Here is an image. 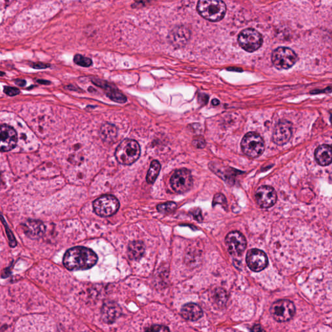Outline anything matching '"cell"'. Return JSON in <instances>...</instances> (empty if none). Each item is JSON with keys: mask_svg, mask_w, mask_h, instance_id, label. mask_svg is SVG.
<instances>
[{"mask_svg": "<svg viewBox=\"0 0 332 332\" xmlns=\"http://www.w3.org/2000/svg\"><path fill=\"white\" fill-rule=\"evenodd\" d=\"M96 254L90 248L75 246L67 250L63 258V264L69 271L90 269L97 262Z\"/></svg>", "mask_w": 332, "mask_h": 332, "instance_id": "cell-1", "label": "cell"}, {"mask_svg": "<svg viewBox=\"0 0 332 332\" xmlns=\"http://www.w3.org/2000/svg\"><path fill=\"white\" fill-rule=\"evenodd\" d=\"M197 9L202 17L211 22L220 21L226 11L225 3L220 0H200Z\"/></svg>", "mask_w": 332, "mask_h": 332, "instance_id": "cell-2", "label": "cell"}, {"mask_svg": "<svg viewBox=\"0 0 332 332\" xmlns=\"http://www.w3.org/2000/svg\"><path fill=\"white\" fill-rule=\"evenodd\" d=\"M140 153V147L136 141L125 139L117 148L115 156L120 164L131 165L138 160Z\"/></svg>", "mask_w": 332, "mask_h": 332, "instance_id": "cell-3", "label": "cell"}, {"mask_svg": "<svg viewBox=\"0 0 332 332\" xmlns=\"http://www.w3.org/2000/svg\"><path fill=\"white\" fill-rule=\"evenodd\" d=\"M242 150L246 156L257 158L265 150V143L258 133H248L242 141Z\"/></svg>", "mask_w": 332, "mask_h": 332, "instance_id": "cell-4", "label": "cell"}, {"mask_svg": "<svg viewBox=\"0 0 332 332\" xmlns=\"http://www.w3.org/2000/svg\"><path fill=\"white\" fill-rule=\"evenodd\" d=\"M269 310L273 319L279 323L290 321L293 319L296 312L293 302L286 299L274 302Z\"/></svg>", "mask_w": 332, "mask_h": 332, "instance_id": "cell-5", "label": "cell"}, {"mask_svg": "<svg viewBox=\"0 0 332 332\" xmlns=\"http://www.w3.org/2000/svg\"><path fill=\"white\" fill-rule=\"evenodd\" d=\"M120 208V202L116 197L106 195L97 199L93 202L95 214L101 217H110L116 214Z\"/></svg>", "mask_w": 332, "mask_h": 332, "instance_id": "cell-6", "label": "cell"}, {"mask_svg": "<svg viewBox=\"0 0 332 332\" xmlns=\"http://www.w3.org/2000/svg\"><path fill=\"white\" fill-rule=\"evenodd\" d=\"M240 46L247 52H254L263 44V37L259 32L252 28L244 29L238 38Z\"/></svg>", "mask_w": 332, "mask_h": 332, "instance_id": "cell-7", "label": "cell"}, {"mask_svg": "<svg viewBox=\"0 0 332 332\" xmlns=\"http://www.w3.org/2000/svg\"><path fill=\"white\" fill-rule=\"evenodd\" d=\"M297 61V54L289 47H278L272 52V64L278 69H289Z\"/></svg>", "mask_w": 332, "mask_h": 332, "instance_id": "cell-8", "label": "cell"}, {"mask_svg": "<svg viewBox=\"0 0 332 332\" xmlns=\"http://www.w3.org/2000/svg\"><path fill=\"white\" fill-rule=\"evenodd\" d=\"M173 190L178 194H184L193 186V178L190 171L186 169L177 170L170 180Z\"/></svg>", "mask_w": 332, "mask_h": 332, "instance_id": "cell-9", "label": "cell"}, {"mask_svg": "<svg viewBox=\"0 0 332 332\" xmlns=\"http://www.w3.org/2000/svg\"><path fill=\"white\" fill-rule=\"evenodd\" d=\"M225 243L228 252L235 257L241 256L246 246L245 238L238 231L230 232L225 238Z\"/></svg>", "mask_w": 332, "mask_h": 332, "instance_id": "cell-10", "label": "cell"}, {"mask_svg": "<svg viewBox=\"0 0 332 332\" xmlns=\"http://www.w3.org/2000/svg\"><path fill=\"white\" fill-rule=\"evenodd\" d=\"M18 135L13 127L7 125H0V151L7 152L17 146Z\"/></svg>", "mask_w": 332, "mask_h": 332, "instance_id": "cell-11", "label": "cell"}, {"mask_svg": "<svg viewBox=\"0 0 332 332\" xmlns=\"http://www.w3.org/2000/svg\"><path fill=\"white\" fill-rule=\"evenodd\" d=\"M248 267L254 272L263 271L268 265V258L265 252L261 250L254 248L250 250L246 256Z\"/></svg>", "mask_w": 332, "mask_h": 332, "instance_id": "cell-12", "label": "cell"}, {"mask_svg": "<svg viewBox=\"0 0 332 332\" xmlns=\"http://www.w3.org/2000/svg\"><path fill=\"white\" fill-rule=\"evenodd\" d=\"M293 127L291 122L282 120L276 125L272 134V140L278 146L287 144L291 138Z\"/></svg>", "mask_w": 332, "mask_h": 332, "instance_id": "cell-13", "label": "cell"}, {"mask_svg": "<svg viewBox=\"0 0 332 332\" xmlns=\"http://www.w3.org/2000/svg\"><path fill=\"white\" fill-rule=\"evenodd\" d=\"M255 199L260 207L269 208L275 204L277 196L275 190L272 187L263 186L256 191Z\"/></svg>", "mask_w": 332, "mask_h": 332, "instance_id": "cell-14", "label": "cell"}, {"mask_svg": "<svg viewBox=\"0 0 332 332\" xmlns=\"http://www.w3.org/2000/svg\"><path fill=\"white\" fill-rule=\"evenodd\" d=\"M91 81L93 84L102 89L107 96L114 102L119 103L126 102L127 97L114 85L99 79H92Z\"/></svg>", "mask_w": 332, "mask_h": 332, "instance_id": "cell-15", "label": "cell"}, {"mask_svg": "<svg viewBox=\"0 0 332 332\" xmlns=\"http://www.w3.org/2000/svg\"><path fill=\"white\" fill-rule=\"evenodd\" d=\"M190 31L186 27H177L169 34V42L175 47L184 46L190 39Z\"/></svg>", "mask_w": 332, "mask_h": 332, "instance_id": "cell-16", "label": "cell"}, {"mask_svg": "<svg viewBox=\"0 0 332 332\" xmlns=\"http://www.w3.org/2000/svg\"><path fill=\"white\" fill-rule=\"evenodd\" d=\"M181 315L185 319L196 321L203 315V312L200 306L194 303H188L183 306Z\"/></svg>", "mask_w": 332, "mask_h": 332, "instance_id": "cell-17", "label": "cell"}, {"mask_svg": "<svg viewBox=\"0 0 332 332\" xmlns=\"http://www.w3.org/2000/svg\"><path fill=\"white\" fill-rule=\"evenodd\" d=\"M25 234L33 239H38L43 235L45 232V226L43 222L39 221H29L25 222L24 226Z\"/></svg>", "mask_w": 332, "mask_h": 332, "instance_id": "cell-18", "label": "cell"}, {"mask_svg": "<svg viewBox=\"0 0 332 332\" xmlns=\"http://www.w3.org/2000/svg\"><path fill=\"white\" fill-rule=\"evenodd\" d=\"M315 157L318 164L325 166L331 164L332 153L331 146L329 145H322L317 149Z\"/></svg>", "mask_w": 332, "mask_h": 332, "instance_id": "cell-19", "label": "cell"}, {"mask_svg": "<svg viewBox=\"0 0 332 332\" xmlns=\"http://www.w3.org/2000/svg\"><path fill=\"white\" fill-rule=\"evenodd\" d=\"M99 134L104 142L112 143L116 139L118 130L115 125L111 123H105L101 127Z\"/></svg>", "mask_w": 332, "mask_h": 332, "instance_id": "cell-20", "label": "cell"}, {"mask_svg": "<svg viewBox=\"0 0 332 332\" xmlns=\"http://www.w3.org/2000/svg\"><path fill=\"white\" fill-rule=\"evenodd\" d=\"M228 298L227 293L222 288H216L210 295V301L218 308H222L226 306Z\"/></svg>", "mask_w": 332, "mask_h": 332, "instance_id": "cell-21", "label": "cell"}, {"mask_svg": "<svg viewBox=\"0 0 332 332\" xmlns=\"http://www.w3.org/2000/svg\"><path fill=\"white\" fill-rule=\"evenodd\" d=\"M145 245L144 243L140 241L131 242L128 246V256L132 260L140 259L144 255Z\"/></svg>", "mask_w": 332, "mask_h": 332, "instance_id": "cell-22", "label": "cell"}, {"mask_svg": "<svg viewBox=\"0 0 332 332\" xmlns=\"http://www.w3.org/2000/svg\"><path fill=\"white\" fill-rule=\"evenodd\" d=\"M118 307L117 306L112 305V304H107L103 309V317L107 323L112 322L116 319L118 313Z\"/></svg>", "mask_w": 332, "mask_h": 332, "instance_id": "cell-23", "label": "cell"}, {"mask_svg": "<svg viewBox=\"0 0 332 332\" xmlns=\"http://www.w3.org/2000/svg\"><path fill=\"white\" fill-rule=\"evenodd\" d=\"M161 165L157 160H153L151 162L150 170L147 175V182L149 184H153L156 180L157 177L158 176L159 173L160 172Z\"/></svg>", "mask_w": 332, "mask_h": 332, "instance_id": "cell-24", "label": "cell"}, {"mask_svg": "<svg viewBox=\"0 0 332 332\" xmlns=\"http://www.w3.org/2000/svg\"><path fill=\"white\" fill-rule=\"evenodd\" d=\"M176 208L177 204L174 202H166L157 206V210L163 214L174 212Z\"/></svg>", "mask_w": 332, "mask_h": 332, "instance_id": "cell-25", "label": "cell"}, {"mask_svg": "<svg viewBox=\"0 0 332 332\" xmlns=\"http://www.w3.org/2000/svg\"><path fill=\"white\" fill-rule=\"evenodd\" d=\"M73 61L76 65L82 67H90L92 65V61L88 57H85L81 55H75Z\"/></svg>", "mask_w": 332, "mask_h": 332, "instance_id": "cell-26", "label": "cell"}, {"mask_svg": "<svg viewBox=\"0 0 332 332\" xmlns=\"http://www.w3.org/2000/svg\"><path fill=\"white\" fill-rule=\"evenodd\" d=\"M145 332H170L168 328L162 325H155L149 328Z\"/></svg>", "mask_w": 332, "mask_h": 332, "instance_id": "cell-27", "label": "cell"}, {"mask_svg": "<svg viewBox=\"0 0 332 332\" xmlns=\"http://www.w3.org/2000/svg\"><path fill=\"white\" fill-rule=\"evenodd\" d=\"M4 93H6L9 96H15V95H19L21 91L19 89L14 88V87H5L3 89Z\"/></svg>", "mask_w": 332, "mask_h": 332, "instance_id": "cell-28", "label": "cell"}, {"mask_svg": "<svg viewBox=\"0 0 332 332\" xmlns=\"http://www.w3.org/2000/svg\"><path fill=\"white\" fill-rule=\"evenodd\" d=\"M216 204H221L222 205H226V200L225 198L223 195L222 194H217L215 196L214 199V205H216Z\"/></svg>", "mask_w": 332, "mask_h": 332, "instance_id": "cell-29", "label": "cell"}, {"mask_svg": "<svg viewBox=\"0 0 332 332\" xmlns=\"http://www.w3.org/2000/svg\"><path fill=\"white\" fill-rule=\"evenodd\" d=\"M31 66L35 69H45L50 66V65L45 63H31Z\"/></svg>", "mask_w": 332, "mask_h": 332, "instance_id": "cell-30", "label": "cell"}, {"mask_svg": "<svg viewBox=\"0 0 332 332\" xmlns=\"http://www.w3.org/2000/svg\"><path fill=\"white\" fill-rule=\"evenodd\" d=\"M251 332H266L265 330H264L263 329V327H262V326L260 325H254V327L252 328Z\"/></svg>", "mask_w": 332, "mask_h": 332, "instance_id": "cell-31", "label": "cell"}, {"mask_svg": "<svg viewBox=\"0 0 332 332\" xmlns=\"http://www.w3.org/2000/svg\"><path fill=\"white\" fill-rule=\"evenodd\" d=\"M193 216H194V218L198 221H200L202 220L201 214H200V211L199 209L194 210L192 212Z\"/></svg>", "mask_w": 332, "mask_h": 332, "instance_id": "cell-32", "label": "cell"}, {"mask_svg": "<svg viewBox=\"0 0 332 332\" xmlns=\"http://www.w3.org/2000/svg\"><path fill=\"white\" fill-rule=\"evenodd\" d=\"M15 83L16 84L21 87H24L25 84H26V81L23 80V79H17V80H16Z\"/></svg>", "mask_w": 332, "mask_h": 332, "instance_id": "cell-33", "label": "cell"}, {"mask_svg": "<svg viewBox=\"0 0 332 332\" xmlns=\"http://www.w3.org/2000/svg\"><path fill=\"white\" fill-rule=\"evenodd\" d=\"M38 82L40 83V84H43V85H49L50 84V82H49V81H44V80H38Z\"/></svg>", "mask_w": 332, "mask_h": 332, "instance_id": "cell-34", "label": "cell"}, {"mask_svg": "<svg viewBox=\"0 0 332 332\" xmlns=\"http://www.w3.org/2000/svg\"><path fill=\"white\" fill-rule=\"evenodd\" d=\"M219 103H220V101H219L218 99H215L212 101V104L214 105H219Z\"/></svg>", "mask_w": 332, "mask_h": 332, "instance_id": "cell-35", "label": "cell"}, {"mask_svg": "<svg viewBox=\"0 0 332 332\" xmlns=\"http://www.w3.org/2000/svg\"><path fill=\"white\" fill-rule=\"evenodd\" d=\"M5 75V73L3 72H0V76H3V75Z\"/></svg>", "mask_w": 332, "mask_h": 332, "instance_id": "cell-36", "label": "cell"}, {"mask_svg": "<svg viewBox=\"0 0 332 332\" xmlns=\"http://www.w3.org/2000/svg\"><path fill=\"white\" fill-rule=\"evenodd\" d=\"M0 182H1V177H0Z\"/></svg>", "mask_w": 332, "mask_h": 332, "instance_id": "cell-37", "label": "cell"}]
</instances>
